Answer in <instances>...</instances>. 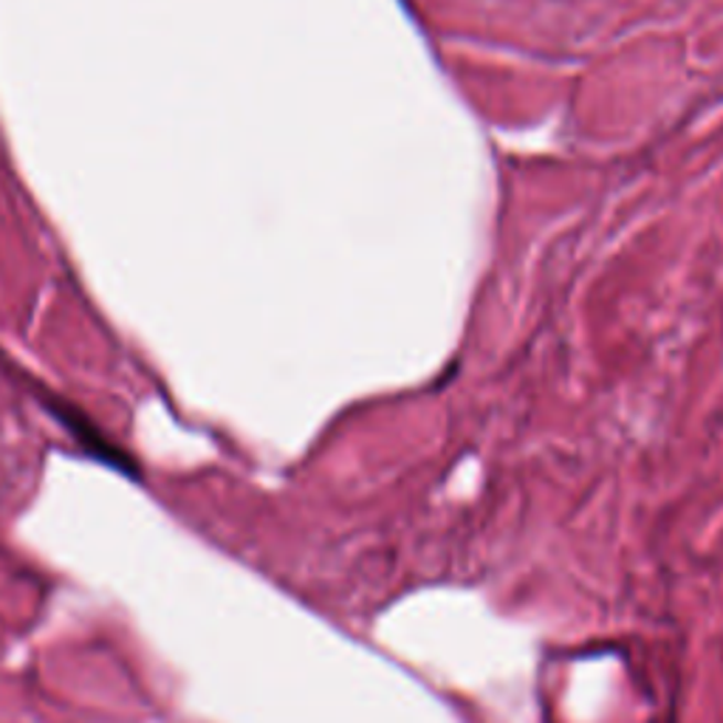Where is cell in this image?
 Segmentation results:
<instances>
[{
	"instance_id": "cell-1",
	"label": "cell",
	"mask_w": 723,
	"mask_h": 723,
	"mask_svg": "<svg viewBox=\"0 0 723 723\" xmlns=\"http://www.w3.org/2000/svg\"><path fill=\"white\" fill-rule=\"evenodd\" d=\"M49 410H52L54 418H57V422L68 429L71 436L77 438L79 447H83L88 455H94L96 461H103V464H108V467L123 469V472H130V475L136 472L134 461H130V455H125L123 449L110 442V438H105L103 433L96 429V424L91 422L88 416H83L79 410H74L71 404H65V402H49Z\"/></svg>"
}]
</instances>
